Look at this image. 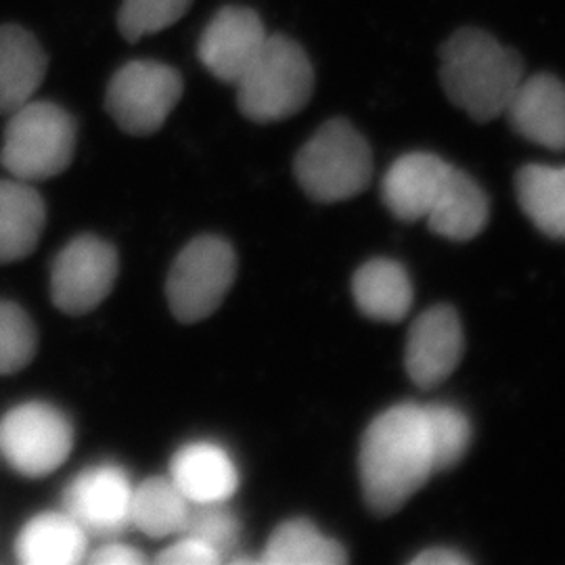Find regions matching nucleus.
Wrapping results in <instances>:
<instances>
[{
  "label": "nucleus",
  "instance_id": "obj_1",
  "mask_svg": "<svg viewBox=\"0 0 565 565\" xmlns=\"http://www.w3.org/2000/svg\"><path fill=\"white\" fill-rule=\"evenodd\" d=\"M364 503L375 515H392L434 473L419 404H396L364 431L359 452Z\"/></svg>",
  "mask_w": 565,
  "mask_h": 565
},
{
  "label": "nucleus",
  "instance_id": "obj_2",
  "mask_svg": "<svg viewBox=\"0 0 565 565\" xmlns=\"http://www.w3.org/2000/svg\"><path fill=\"white\" fill-rule=\"evenodd\" d=\"M524 76L520 53L480 28L455 32L440 49V82L446 97L480 124L505 116Z\"/></svg>",
  "mask_w": 565,
  "mask_h": 565
},
{
  "label": "nucleus",
  "instance_id": "obj_3",
  "mask_svg": "<svg viewBox=\"0 0 565 565\" xmlns=\"http://www.w3.org/2000/svg\"><path fill=\"white\" fill-rule=\"evenodd\" d=\"M235 88L239 111L247 120H287L310 102L315 70L298 42L285 34H268Z\"/></svg>",
  "mask_w": 565,
  "mask_h": 565
},
{
  "label": "nucleus",
  "instance_id": "obj_4",
  "mask_svg": "<svg viewBox=\"0 0 565 565\" xmlns=\"http://www.w3.org/2000/svg\"><path fill=\"white\" fill-rule=\"evenodd\" d=\"M296 179L321 203L350 200L373 179V153L363 135L343 118L324 121L296 156Z\"/></svg>",
  "mask_w": 565,
  "mask_h": 565
},
{
  "label": "nucleus",
  "instance_id": "obj_5",
  "mask_svg": "<svg viewBox=\"0 0 565 565\" xmlns=\"http://www.w3.org/2000/svg\"><path fill=\"white\" fill-rule=\"evenodd\" d=\"M0 162L20 181L61 174L76 151L74 118L55 103L28 102L9 114Z\"/></svg>",
  "mask_w": 565,
  "mask_h": 565
},
{
  "label": "nucleus",
  "instance_id": "obj_6",
  "mask_svg": "<svg viewBox=\"0 0 565 565\" xmlns=\"http://www.w3.org/2000/svg\"><path fill=\"white\" fill-rule=\"evenodd\" d=\"M237 275V258L221 237H200L189 243L172 264L166 298L181 323L212 317L224 302Z\"/></svg>",
  "mask_w": 565,
  "mask_h": 565
},
{
  "label": "nucleus",
  "instance_id": "obj_7",
  "mask_svg": "<svg viewBox=\"0 0 565 565\" xmlns=\"http://www.w3.org/2000/svg\"><path fill=\"white\" fill-rule=\"evenodd\" d=\"M182 88V76L174 67L160 61H130L109 81L105 107L124 132L149 137L179 105Z\"/></svg>",
  "mask_w": 565,
  "mask_h": 565
},
{
  "label": "nucleus",
  "instance_id": "obj_8",
  "mask_svg": "<svg viewBox=\"0 0 565 565\" xmlns=\"http://www.w3.org/2000/svg\"><path fill=\"white\" fill-rule=\"evenodd\" d=\"M72 446V424L51 404H20L0 422V452L21 476L53 473L65 463Z\"/></svg>",
  "mask_w": 565,
  "mask_h": 565
},
{
  "label": "nucleus",
  "instance_id": "obj_9",
  "mask_svg": "<svg viewBox=\"0 0 565 565\" xmlns=\"http://www.w3.org/2000/svg\"><path fill=\"white\" fill-rule=\"evenodd\" d=\"M118 254L109 243L82 235L67 243L51 268V298L67 315L95 310L118 279Z\"/></svg>",
  "mask_w": 565,
  "mask_h": 565
},
{
  "label": "nucleus",
  "instance_id": "obj_10",
  "mask_svg": "<svg viewBox=\"0 0 565 565\" xmlns=\"http://www.w3.org/2000/svg\"><path fill=\"white\" fill-rule=\"evenodd\" d=\"M463 324L452 306L438 303L422 312L408 329L404 369L411 382L431 390L446 382L463 359Z\"/></svg>",
  "mask_w": 565,
  "mask_h": 565
},
{
  "label": "nucleus",
  "instance_id": "obj_11",
  "mask_svg": "<svg viewBox=\"0 0 565 565\" xmlns=\"http://www.w3.org/2000/svg\"><path fill=\"white\" fill-rule=\"evenodd\" d=\"M266 39L268 32L254 9L228 4L205 25L198 55L216 81L235 86L260 53Z\"/></svg>",
  "mask_w": 565,
  "mask_h": 565
},
{
  "label": "nucleus",
  "instance_id": "obj_12",
  "mask_svg": "<svg viewBox=\"0 0 565 565\" xmlns=\"http://www.w3.org/2000/svg\"><path fill=\"white\" fill-rule=\"evenodd\" d=\"M132 484L118 465L105 463L82 471L65 490V513L86 534H114L130 522Z\"/></svg>",
  "mask_w": 565,
  "mask_h": 565
},
{
  "label": "nucleus",
  "instance_id": "obj_13",
  "mask_svg": "<svg viewBox=\"0 0 565 565\" xmlns=\"http://www.w3.org/2000/svg\"><path fill=\"white\" fill-rule=\"evenodd\" d=\"M509 124L530 142L565 149V84L553 74L524 76L507 105Z\"/></svg>",
  "mask_w": 565,
  "mask_h": 565
},
{
  "label": "nucleus",
  "instance_id": "obj_14",
  "mask_svg": "<svg viewBox=\"0 0 565 565\" xmlns=\"http://www.w3.org/2000/svg\"><path fill=\"white\" fill-rule=\"evenodd\" d=\"M170 480L191 505H224L239 486V471L223 446L191 443L172 457Z\"/></svg>",
  "mask_w": 565,
  "mask_h": 565
},
{
  "label": "nucleus",
  "instance_id": "obj_15",
  "mask_svg": "<svg viewBox=\"0 0 565 565\" xmlns=\"http://www.w3.org/2000/svg\"><path fill=\"white\" fill-rule=\"evenodd\" d=\"M450 163L434 153H406L390 166L382 182V193L387 210L406 223L427 216L436 202Z\"/></svg>",
  "mask_w": 565,
  "mask_h": 565
},
{
  "label": "nucleus",
  "instance_id": "obj_16",
  "mask_svg": "<svg viewBox=\"0 0 565 565\" xmlns=\"http://www.w3.org/2000/svg\"><path fill=\"white\" fill-rule=\"evenodd\" d=\"M46 76V53L39 39L15 23L0 25V114L32 102Z\"/></svg>",
  "mask_w": 565,
  "mask_h": 565
},
{
  "label": "nucleus",
  "instance_id": "obj_17",
  "mask_svg": "<svg viewBox=\"0 0 565 565\" xmlns=\"http://www.w3.org/2000/svg\"><path fill=\"white\" fill-rule=\"evenodd\" d=\"M490 205L482 186L463 170L450 166L443 189L425 221L429 228L452 242H469L484 231Z\"/></svg>",
  "mask_w": 565,
  "mask_h": 565
},
{
  "label": "nucleus",
  "instance_id": "obj_18",
  "mask_svg": "<svg viewBox=\"0 0 565 565\" xmlns=\"http://www.w3.org/2000/svg\"><path fill=\"white\" fill-rule=\"evenodd\" d=\"M86 532L67 513H41L21 527L15 553L25 565H74L86 555Z\"/></svg>",
  "mask_w": 565,
  "mask_h": 565
},
{
  "label": "nucleus",
  "instance_id": "obj_19",
  "mask_svg": "<svg viewBox=\"0 0 565 565\" xmlns=\"http://www.w3.org/2000/svg\"><path fill=\"white\" fill-rule=\"evenodd\" d=\"M352 296L369 319L398 323L413 306V285L403 264L375 258L354 273Z\"/></svg>",
  "mask_w": 565,
  "mask_h": 565
},
{
  "label": "nucleus",
  "instance_id": "obj_20",
  "mask_svg": "<svg viewBox=\"0 0 565 565\" xmlns=\"http://www.w3.org/2000/svg\"><path fill=\"white\" fill-rule=\"evenodd\" d=\"M44 228V203L25 181H0V264L30 256Z\"/></svg>",
  "mask_w": 565,
  "mask_h": 565
},
{
  "label": "nucleus",
  "instance_id": "obj_21",
  "mask_svg": "<svg viewBox=\"0 0 565 565\" xmlns=\"http://www.w3.org/2000/svg\"><path fill=\"white\" fill-rule=\"evenodd\" d=\"M525 216L553 239H565V166H524L515 174Z\"/></svg>",
  "mask_w": 565,
  "mask_h": 565
},
{
  "label": "nucleus",
  "instance_id": "obj_22",
  "mask_svg": "<svg viewBox=\"0 0 565 565\" xmlns=\"http://www.w3.org/2000/svg\"><path fill=\"white\" fill-rule=\"evenodd\" d=\"M263 564L268 565H340L348 553L338 541L321 534L312 522L296 518L282 522L268 539Z\"/></svg>",
  "mask_w": 565,
  "mask_h": 565
},
{
  "label": "nucleus",
  "instance_id": "obj_23",
  "mask_svg": "<svg viewBox=\"0 0 565 565\" xmlns=\"http://www.w3.org/2000/svg\"><path fill=\"white\" fill-rule=\"evenodd\" d=\"M191 515V503L170 478H149L132 490L130 522L151 539L181 534Z\"/></svg>",
  "mask_w": 565,
  "mask_h": 565
},
{
  "label": "nucleus",
  "instance_id": "obj_24",
  "mask_svg": "<svg viewBox=\"0 0 565 565\" xmlns=\"http://www.w3.org/2000/svg\"><path fill=\"white\" fill-rule=\"evenodd\" d=\"M422 417L434 473L455 467L471 445V424L467 415L452 404L438 403L422 406Z\"/></svg>",
  "mask_w": 565,
  "mask_h": 565
},
{
  "label": "nucleus",
  "instance_id": "obj_25",
  "mask_svg": "<svg viewBox=\"0 0 565 565\" xmlns=\"http://www.w3.org/2000/svg\"><path fill=\"white\" fill-rule=\"evenodd\" d=\"M39 345L36 327L18 303L0 300V375H11L32 363Z\"/></svg>",
  "mask_w": 565,
  "mask_h": 565
},
{
  "label": "nucleus",
  "instance_id": "obj_26",
  "mask_svg": "<svg viewBox=\"0 0 565 565\" xmlns=\"http://www.w3.org/2000/svg\"><path fill=\"white\" fill-rule=\"evenodd\" d=\"M193 0H121L118 30L128 42H137L174 25Z\"/></svg>",
  "mask_w": 565,
  "mask_h": 565
},
{
  "label": "nucleus",
  "instance_id": "obj_27",
  "mask_svg": "<svg viewBox=\"0 0 565 565\" xmlns=\"http://www.w3.org/2000/svg\"><path fill=\"white\" fill-rule=\"evenodd\" d=\"M191 509L189 522L182 534H191L202 539L205 545L212 546L221 557L239 541V522L223 505H195Z\"/></svg>",
  "mask_w": 565,
  "mask_h": 565
},
{
  "label": "nucleus",
  "instance_id": "obj_28",
  "mask_svg": "<svg viewBox=\"0 0 565 565\" xmlns=\"http://www.w3.org/2000/svg\"><path fill=\"white\" fill-rule=\"evenodd\" d=\"M156 562L170 565H216L223 562V557L212 546L205 545L202 539L184 534L181 541L160 553Z\"/></svg>",
  "mask_w": 565,
  "mask_h": 565
},
{
  "label": "nucleus",
  "instance_id": "obj_29",
  "mask_svg": "<svg viewBox=\"0 0 565 565\" xmlns=\"http://www.w3.org/2000/svg\"><path fill=\"white\" fill-rule=\"evenodd\" d=\"M88 562L95 565H137L145 564V555L135 546L114 543V545L102 546L97 553L90 555Z\"/></svg>",
  "mask_w": 565,
  "mask_h": 565
},
{
  "label": "nucleus",
  "instance_id": "obj_30",
  "mask_svg": "<svg viewBox=\"0 0 565 565\" xmlns=\"http://www.w3.org/2000/svg\"><path fill=\"white\" fill-rule=\"evenodd\" d=\"M413 565H467L471 564L469 557H465L463 553L448 548V546H431L425 548L419 555H415L411 559Z\"/></svg>",
  "mask_w": 565,
  "mask_h": 565
}]
</instances>
